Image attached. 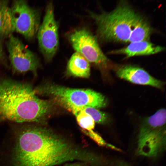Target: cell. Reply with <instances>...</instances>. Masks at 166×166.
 I'll return each instance as SVG.
<instances>
[{
    "instance_id": "1",
    "label": "cell",
    "mask_w": 166,
    "mask_h": 166,
    "mask_svg": "<svg viewBox=\"0 0 166 166\" xmlns=\"http://www.w3.org/2000/svg\"><path fill=\"white\" fill-rule=\"evenodd\" d=\"M11 156L13 166H54L77 160L88 163L91 153L43 125L18 123Z\"/></svg>"
},
{
    "instance_id": "2",
    "label": "cell",
    "mask_w": 166,
    "mask_h": 166,
    "mask_svg": "<svg viewBox=\"0 0 166 166\" xmlns=\"http://www.w3.org/2000/svg\"><path fill=\"white\" fill-rule=\"evenodd\" d=\"M57 106L39 98L30 83L0 77V123L45 124Z\"/></svg>"
},
{
    "instance_id": "3",
    "label": "cell",
    "mask_w": 166,
    "mask_h": 166,
    "mask_svg": "<svg viewBox=\"0 0 166 166\" xmlns=\"http://www.w3.org/2000/svg\"><path fill=\"white\" fill-rule=\"evenodd\" d=\"M88 13L95 21L97 38L101 42L147 41L152 31L148 22L126 3H121L110 12Z\"/></svg>"
},
{
    "instance_id": "4",
    "label": "cell",
    "mask_w": 166,
    "mask_h": 166,
    "mask_svg": "<svg viewBox=\"0 0 166 166\" xmlns=\"http://www.w3.org/2000/svg\"><path fill=\"white\" fill-rule=\"evenodd\" d=\"M36 94L48 97L74 115L84 108L98 109L107 106V101L101 94L90 89H73L49 82L34 88Z\"/></svg>"
},
{
    "instance_id": "5",
    "label": "cell",
    "mask_w": 166,
    "mask_h": 166,
    "mask_svg": "<svg viewBox=\"0 0 166 166\" xmlns=\"http://www.w3.org/2000/svg\"><path fill=\"white\" fill-rule=\"evenodd\" d=\"M165 149L166 110L162 108L142 121L137 136L136 152L154 158Z\"/></svg>"
},
{
    "instance_id": "6",
    "label": "cell",
    "mask_w": 166,
    "mask_h": 166,
    "mask_svg": "<svg viewBox=\"0 0 166 166\" xmlns=\"http://www.w3.org/2000/svg\"><path fill=\"white\" fill-rule=\"evenodd\" d=\"M68 39L75 52L83 56L90 63L100 69H106L109 61L100 48L97 39L85 27L76 29L68 36Z\"/></svg>"
},
{
    "instance_id": "7",
    "label": "cell",
    "mask_w": 166,
    "mask_h": 166,
    "mask_svg": "<svg viewBox=\"0 0 166 166\" xmlns=\"http://www.w3.org/2000/svg\"><path fill=\"white\" fill-rule=\"evenodd\" d=\"M54 12L53 4L50 2L47 5L43 21L37 33L41 51L48 62L53 59L59 46V24Z\"/></svg>"
},
{
    "instance_id": "8",
    "label": "cell",
    "mask_w": 166,
    "mask_h": 166,
    "mask_svg": "<svg viewBox=\"0 0 166 166\" xmlns=\"http://www.w3.org/2000/svg\"><path fill=\"white\" fill-rule=\"evenodd\" d=\"M14 31L31 40L37 33L40 26L41 13L23 0H14L10 7Z\"/></svg>"
},
{
    "instance_id": "9",
    "label": "cell",
    "mask_w": 166,
    "mask_h": 166,
    "mask_svg": "<svg viewBox=\"0 0 166 166\" xmlns=\"http://www.w3.org/2000/svg\"><path fill=\"white\" fill-rule=\"evenodd\" d=\"M8 37L7 46L13 72L24 74L30 72L36 76L37 70L41 66L38 57L12 34Z\"/></svg>"
},
{
    "instance_id": "10",
    "label": "cell",
    "mask_w": 166,
    "mask_h": 166,
    "mask_svg": "<svg viewBox=\"0 0 166 166\" xmlns=\"http://www.w3.org/2000/svg\"><path fill=\"white\" fill-rule=\"evenodd\" d=\"M117 76L120 78L133 83L148 85L162 89L165 83L150 75L140 67L130 65L119 66L116 70Z\"/></svg>"
},
{
    "instance_id": "11",
    "label": "cell",
    "mask_w": 166,
    "mask_h": 166,
    "mask_svg": "<svg viewBox=\"0 0 166 166\" xmlns=\"http://www.w3.org/2000/svg\"><path fill=\"white\" fill-rule=\"evenodd\" d=\"M164 49L162 46L154 44L147 41H143L130 43L125 47L110 52L113 54L124 55L126 58H128L136 56L155 54Z\"/></svg>"
},
{
    "instance_id": "12",
    "label": "cell",
    "mask_w": 166,
    "mask_h": 166,
    "mask_svg": "<svg viewBox=\"0 0 166 166\" xmlns=\"http://www.w3.org/2000/svg\"><path fill=\"white\" fill-rule=\"evenodd\" d=\"M67 72L73 76L88 78L90 73V63L81 54L75 52L68 61Z\"/></svg>"
},
{
    "instance_id": "13",
    "label": "cell",
    "mask_w": 166,
    "mask_h": 166,
    "mask_svg": "<svg viewBox=\"0 0 166 166\" xmlns=\"http://www.w3.org/2000/svg\"><path fill=\"white\" fill-rule=\"evenodd\" d=\"M8 1L0 0V36L8 37L14 31Z\"/></svg>"
},
{
    "instance_id": "14",
    "label": "cell",
    "mask_w": 166,
    "mask_h": 166,
    "mask_svg": "<svg viewBox=\"0 0 166 166\" xmlns=\"http://www.w3.org/2000/svg\"><path fill=\"white\" fill-rule=\"evenodd\" d=\"M75 116L77 123L81 129L87 131L93 130L95 123L89 115L81 110Z\"/></svg>"
},
{
    "instance_id": "15",
    "label": "cell",
    "mask_w": 166,
    "mask_h": 166,
    "mask_svg": "<svg viewBox=\"0 0 166 166\" xmlns=\"http://www.w3.org/2000/svg\"><path fill=\"white\" fill-rule=\"evenodd\" d=\"M82 110L89 115L95 123L105 124L110 122L109 116L107 113L101 111L97 108L86 107L84 108Z\"/></svg>"
},
{
    "instance_id": "16",
    "label": "cell",
    "mask_w": 166,
    "mask_h": 166,
    "mask_svg": "<svg viewBox=\"0 0 166 166\" xmlns=\"http://www.w3.org/2000/svg\"><path fill=\"white\" fill-rule=\"evenodd\" d=\"M82 132L94 140L98 145L101 146H106L117 150L116 148L107 143L105 140L98 134L93 130L87 131L82 130Z\"/></svg>"
},
{
    "instance_id": "17",
    "label": "cell",
    "mask_w": 166,
    "mask_h": 166,
    "mask_svg": "<svg viewBox=\"0 0 166 166\" xmlns=\"http://www.w3.org/2000/svg\"><path fill=\"white\" fill-rule=\"evenodd\" d=\"M3 54L2 49L0 43V61L3 59Z\"/></svg>"
},
{
    "instance_id": "18",
    "label": "cell",
    "mask_w": 166,
    "mask_h": 166,
    "mask_svg": "<svg viewBox=\"0 0 166 166\" xmlns=\"http://www.w3.org/2000/svg\"><path fill=\"white\" fill-rule=\"evenodd\" d=\"M64 166H87L86 165L79 164H70Z\"/></svg>"
}]
</instances>
